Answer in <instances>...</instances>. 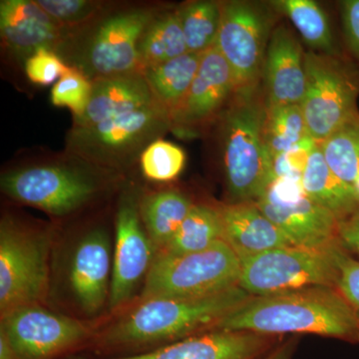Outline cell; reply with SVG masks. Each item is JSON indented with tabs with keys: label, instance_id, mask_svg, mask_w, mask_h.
<instances>
[{
	"label": "cell",
	"instance_id": "d590c367",
	"mask_svg": "<svg viewBox=\"0 0 359 359\" xmlns=\"http://www.w3.org/2000/svg\"><path fill=\"white\" fill-rule=\"evenodd\" d=\"M316 144L318 143L311 137L308 136L297 144L294 147L276 157L271 162L269 182L273 181V179L283 178V177L302 178L309 155Z\"/></svg>",
	"mask_w": 359,
	"mask_h": 359
},
{
	"label": "cell",
	"instance_id": "cb8c5ba5",
	"mask_svg": "<svg viewBox=\"0 0 359 359\" xmlns=\"http://www.w3.org/2000/svg\"><path fill=\"white\" fill-rule=\"evenodd\" d=\"M202 55L186 52L183 55L148 68L143 72L156 99L169 112L171 120L197 75Z\"/></svg>",
	"mask_w": 359,
	"mask_h": 359
},
{
	"label": "cell",
	"instance_id": "ffe728a7",
	"mask_svg": "<svg viewBox=\"0 0 359 359\" xmlns=\"http://www.w3.org/2000/svg\"><path fill=\"white\" fill-rule=\"evenodd\" d=\"M223 240L241 262L278 248L292 245L282 231L255 202L235 203L219 208Z\"/></svg>",
	"mask_w": 359,
	"mask_h": 359
},
{
	"label": "cell",
	"instance_id": "74e56055",
	"mask_svg": "<svg viewBox=\"0 0 359 359\" xmlns=\"http://www.w3.org/2000/svg\"><path fill=\"white\" fill-rule=\"evenodd\" d=\"M339 243L349 254L359 257V210L339 223Z\"/></svg>",
	"mask_w": 359,
	"mask_h": 359
},
{
	"label": "cell",
	"instance_id": "d6a6232c",
	"mask_svg": "<svg viewBox=\"0 0 359 359\" xmlns=\"http://www.w3.org/2000/svg\"><path fill=\"white\" fill-rule=\"evenodd\" d=\"M92 82L81 71L71 67L54 84L51 103L56 107L69 108L73 118L82 115L88 105Z\"/></svg>",
	"mask_w": 359,
	"mask_h": 359
},
{
	"label": "cell",
	"instance_id": "f35d334b",
	"mask_svg": "<svg viewBox=\"0 0 359 359\" xmlns=\"http://www.w3.org/2000/svg\"><path fill=\"white\" fill-rule=\"evenodd\" d=\"M0 359H18L6 334L0 332Z\"/></svg>",
	"mask_w": 359,
	"mask_h": 359
},
{
	"label": "cell",
	"instance_id": "ba28073f",
	"mask_svg": "<svg viewBox=\"0 0 359 359\" xmlns=\"http://www.w3.org/2000/svg\"><path fill=\"white\" fill-rule=\"evenodd\" d=\"M156 14L155 9L136 7L92 21L89 23L92 32H88L78 49L71 67L81 71L91 82L143 73L139 61V42Z\"/></svg>",
	"mask_w": 359,
	"mask_h": 359
},
{
	"label": "cell",
	"instance_id": "484cf974",
	"mask_svg": "<svg viewBox=\"0 0 359 359\" xmlns=\"http://www.w3.org/2000/svg\"><path fill=\"white\" fill-rule=\"evenodd\" d=\"M223 240V224L219 209L194 204L185 221L160 254L170 256L193 254Z\"/></svg>",
	"mask_w": 359,
	"mask_h": 359
},
{
	"label": "cell",
	"instance_id": "30bf717a",
	"mask_svg": "<svg viewBox=\"0 0 359 359\" xmlns=\"http://www.w3.org/2000/svg\"><path fill=\"white\" fill-rule=\"evenodd\" d=\"M241 263L238 287L252 297L337 285V269L327 250L287 245L248 257Z\"/></svg>",
	"mask_w": 359,
	"mask_h": 359
},
{
	"label": "cell",
	"instance_id": "8d00e7d4",
	"mask_svg": "<svg viewBox=\"0 0 359 359\" xmlns=\"http://www.w3.org/2000/svg\"><path fill=\"white\" fill-rule=\"evenodd\" d=\"M342 23L349 48L359 60V0L341 4Z\"/></svg>",
	"mask_w": 359,
	"mask_h": 359
},
{
	"label": "cell",
	"instance_id": "44dd1931",
	"mask_svg": "<svg viewBox=\"0 0 359 359\" xmlns=\"http://www.w3.org/2000/svg\"><path fill=\"white\" fill-rule=\"evenodd\" d=\"M266 344V335L218 330L150 353L106 359H255Z\"/></svg>",
	"mask_w": 359,
	"mask_h": 359
},
{
	"label": "cell",
	"instance_id": "4316f807",
	"mask_svg": "<svg viewBox=\"0 0 359 359\" xmlns=\"http://www.w3.org/2000/svg\"><path fill=\"white\" fill-rule=\"evenodd\" d=\"M271 6L287 16L309 47L334 55V43L327 14L311 0H280Z\"/></svg>",
	"mask_w": 359,
	"mask_h": 359
},
{
	"label": "cell",
	"instance_id": "603a6c76",
	"mask_svg": "<svg viewBox=\"0 0 359 359\" xmlns=\"http://www.w3.org/2000/svg\"><path fill=\"white\" fill-rule=\"evenodd\" d=\"M191 200L179 191H160L139 200L144 228L153 245L162 250L173 238L192 209Z\"/></svg>",
	"mask_w": 359,
	"mask_h": 359
},
{
	"label": "cell",
	"instance_id": "7402d4cb",
	"mask_svg": "<svg viewBox=\"0 0 359 359\" xmlns=\"http://www.w3.org/2000/svg\"><path fill=\"white\" fill-rule=\"evenodd\" d=\"M306 196L332 212L339 221L359 210V195L328 166L320 144L311 151L302 177Z\"/></svg>",
	"mask_w": 359,
	"mask_h": 359
},
{
	"label": "cell",
	"instance_id": "5b68a950",
	"mask_svg": "<svg viewBox=\"0 0 359 359\" xmlns=\"http://www.w3.org/2000/svg\"><path fill=\"white\" fill-rule=\"evenodd\" d=\"M169 130L171 116L157 101L96 126L71 128L67 153L109 171L122 170Z\"/></svg>",
	"mask_w": 359,
	"mask_h": 359
},
{
	"label": "cell",
	"instance_id": "836d02e7",
	"mask_svg": "<svg viewBox=\"0 0 359 359\" xmlns=\"http://www.w3.org/2000/svg\"><path fill=\"white\" fill-rule=\"evenodd\" d=\"M327 250L337 269L335 289L339 290L359 318V261L344 250L339 242L328 247Z\"/></svg>",
	"mask_w": 359,
	"mask_h": 359
},
{
	"label": "cell",
	"instance_id": "9a60e30c",
	"mask_svg": "<svg viewBox=\"0 0 359 359\" xmlns=\"http://www.w3.org/2000/svg\"><path fill=\"white\" fill-rule=\"evenodd\" d=\"M111 241L104 229L89 231L80 238L69 266V283L83 313L94 316L109 301L112 278Z\"/></svg>",
	"mask_w": 359,
	"mask_h": 359
},
{
	"label": "cell",
	"instance_id": "2e32d148",
	"mask_svg": "<svg viewBox=\"0 0 359 359\" xmlns=\"http://www.w3.org/2000/svg\"><path fill=\"white\" fill-rule=\"evenodd\" d=\"M255 203L295 247L325 250L339 242V219L306 195L287 202L259 198Z\"/></svg>",
	"mask_w": 359,
	"mask_h": 359
},
{
	"label": "cell",
	"instance_id": "f546056e",
	"mask_svg": "<svg viewBox=\"0 0 359 359\" xmlns=\"http://www.w3.org/2000/svg\"><path fill=\"white\" fill-rule=\"evenodd\" d=\"M328 166L349 186L359 178V114L320 144Z\"/></svg>",
	"mask_w": 359,
	"mask_h": 359
},
{
	"label": "cell",
	"instance_id": "5bb4252c",
	"mask_svg": "<svg viewBox=\"0 0 359 359\" xmlns=\"http://www.w3.org/2000/svg\"><path fill=\"white\" fill-rule=\"evenodd\" d=\"M235 91L230 65L214 45L203 53L188 94L172 116V130L188 134L211 122Z\"/></svg>",
	"mask_w": 359,
	"mask_h": 359
},
{
	"label": "cell",
	"instance_id": "4fadbf2b",
	"mask_svg": "<svg viewBox=\"0 0 359 359\" xmlns=\"http://www.w3.org/2000/svg\"><path fill=\"white\" fill-rule=\"evenodd\" d=\"M139 201L133 192L123 195L116 216V245L111 278V309L125 304L152 266L153 245L144 230Z\"/></svg>",
	"mask_w": 359,
	"mask_h": 359
},
{
	"label": "cell",
	"instance_id": "d6986e66",
	"mask_svg": "<svg viewBox=\"0 0 359 359\" xmlns=\"http://www.w3.org/2000/svg\"><path fill=\"white\" fill-rule=\"evenodd\" d=\"M157 101L143 73L94 80L88 105L73 118L72 128L96 126Z\"/></svg>",
	"mask_w": 359,
	"mask_h": 359
},
{
	"label": "cell",
	"instance_id": "8fae6325",
	"mask_svg": "<svg viewBox=\"0 0 359 359\" xmlns=\"http://www.w3.org/2000/svg\"><path fill=\"white\" fill-rule=\"evenodd\" d=\"M271 13L256 2H221V23L215 45L230 65L235 93L259 87L273 30Z\"/></svg>",
	"mask_w": 359,
	"mask_h": 359
},
{
	"label": "cell",
	"instance_id": "e575fe53",
	"mask_svg": "<svg viewBox=\"0 0 359 359\" xmlns=\"http://www.w3.org/2000/svg\"><path fill=\"white\" fill-rule=\"evenodd\" d=\"M70 66L62 60L57 52L39 49L25 60V73L32 83L48 86L60 79Z\"/></svg>",
	"mask_w": 359,
	"mask_h": 359
},
{
	"label": "cell",
	"instance_id": "3957f363",
	"mask_svg": "<svg viewBox=\"0 0 359 359\" xmlns=\"http://www.w3.org/2000/svg\"><path fill=\"white\" fill-rule=\"evenodd\" d=\"M257 92L259 87L233 94L223 115L224 173L237 203L259 199L271 177L264 142L266 105Z\"/></svg>",
	"mask_w": 359,
	"mask_h": 359
},
{
	"label": "cell",
	"instance_id": "e0dca14e",
	"mask_svg": "<svg viewBox=\"0 0 359 359\" xmlns=\"http://www.w3.org/2000/svg\"><path fill=\"white\" fill-rule=\"evenodd\" d=\"M0 33L4 47L26 59L41 48L57 51L67 37L65 28L30 0H1Z\"/></svg>",
	"mask_w": 359,
	"mask_h": 359
},
{
	"label": "cell",
	"instance_id": "8992f818",
	"mask_svg": "<svg viewBox=\"0 0 359 359\" xmlns=\"http://www.w3.org/2000/svg\"><path fill=\"white\" fill-rule=\"evenodd\" d=\"M242 263L224 240L193 254H159L146 276L143 299L200 297L238 285Z\"/></svg>",
	"mask_w": 359,
	"mask_h": 359
},
{
	"label": "cell",
	"instance_id": "f1b7e54d",
	"mask_svg": "<svg viewBox=\"0 0 359 359\" xmlns=\"http://www.w3.org/2000/svg\"><path fill=\"white\" fill-rule=\"evenodd\" d=\"M178 11L188 52L203 54L214 46L221 23V2H189Z\"/></svg>",
	"mask_w": 359,
	"mask_h": 359
},
{
	"label": "cell",
	"instance_id": "1f68e13d",
	"mask_svg": "<svg viewBox=\"0 0 359 359\" xmlns=\"http://www.w3.org/2000/svg\"><path fill=\"white\" fill-rule=\"evenodd\" d=\"M37 4L59 23L67 36L76 28L88 25L102 13L103 4L88 0H37Z\"/></svg>",
	"mask_w": 359,
	"mask_h": 359
},
{
	"label": "cell",
	"instance_id": "6da1fadb",
	"mask_svg": "<svg viewBox=\"0 0 359 359\" xmlns=\"http://www.w3.org/2000/svg\"><path fill=\"white\" fill-rule=\"evenodd\" d=\"M262 335L314 334L359 342V318L335 287L252 297L216 325Z\"/></svg>",
	"mask_w": 359,
	"mask_h": 359
},
{
	"label": "cell",
	"instance_id": "ab89813d",
	"mask_svg": "<svg viewBox=\"0 0 359 359\" xmlns=\"http://www.w3.org/2000/svg\"><path fill=\"white\" fill-rule=\"evenodd\" d=\"M290 353H292V348L290 346H283L282 348L278 349V351H275L273 354L269 356L266 359H290Z\"/></svg>",
	"mask_w": 359,
	"mask_h": 359
},
{
	"label": "cell",
	"instance_id": "83f0119b",
	"mask_svg": "<svg viewBox=\"0 0 359 359\" xmlns=\"http://www.w3.org/2000/svg\"><path fill=\"white\" fill-rule=\"evenodd\" d=\"M308 136L299 104L266 106L264 142L271 164L276 157L294 147Z\"/></svg>",
	"mask_w": 359,
	"mask_h": 359
},
{
	"label": "cell",
	"instance_id": "9c48e42d",
	"mask_svg": "<svg viewBox=\"0 0 359 359\" xmlns=\"http://www.w3.org/2000/svg\"><path fill=\"white\" fill-rule=\"evenodd\" d=\"M306 73L302 114L309 136L320 144L359 114V79L346 63L320 52H306Z\"/></svg>",
	"mask_w": 359,
	"mask_h": 359
},
{
	"label": "cell",
	"instance_id": "7a4b0ae2",
	"mask_svg": "<svg viewBox=\"0 0 359 359\" xmlns=\"http://www.w3.org/2000/svg\"><path fill=\"white\" fill-rule=\"evenodd\" d=\"M238 285L200 297H152L109 328L103 337L108 346H140L178 339L217 325L252 299Z\"/></svg>",
	"mask_w": 359,
	"mask_h": 359
},
{
	"label": "cell",
	"instance_id": "4dcf8cb0",
	"mask_svg": "<svg viewBox=\"0 0 359 359\" xmlns=\"http://www.w3.org/2000/svg\"><path fill=\"white\" fill-rule=\"evenodd\" d=\"M186 155L179 146L171 142H153L140 158L144 176L156 182L171 181L178 177L185 166Z\"/></svg>",
	"mask_w": 359,
	"mask_h": 359
},
{
	"label": "cell",
	"instance_id": "ac0fdd59",
	"mask_svg": "<svg viewBox=\"0 0 359 359\" xmlns=\"http://www.w3.org/2000/svg\"><path fill=\"white\" fill-rule=\"evenodd\" d=\"M266 105H301L306 92V53L285 25L273 28L269 37L264 71Z\"/></svg>",
	"mask_w": 359,
	"mask_h": 359
},
{
	"label": "cell",
	"instance_id": "7c38bea8",
	"mask_svg": "<svg viewBox=\"0 0 359 359\" xmlns=\"http://www.w3.org/2000/svg\"><path fill=\"white\" fill-rule=\"evenodd\" d=\"M0 332L6 334L18 359H51L89 334L81 321L52 313L39 304L20 306L4 314Z\"/></svg>",
	"mask_w": 359,
	"mask_h": 359
},
{
	"label": "cell",
	"instance_id": "d4e9b609",
	"mask_svg": "<svg viewBox=\"0 0 359 359\" xmlns=\"http://www.w3.org/2000/svg\"><path fill=\"white\" fill-rule=\"evenodd\" d=\"M187 50L179 11L156 14L139 42L142 71L183 55Z\"/></svg>",
	"mask_w": 359,
	"mask_h": 359
},
{
	"label": "cell",
	"instance_id": "52a82bcc",
	"mask_svg": "<svg viewBox=\"0 0 359 359\" xmlns=\"http://www.w3.org/2000/svg\"><path fill=\"white\" fill-rule=\"evenodd\" d=\"M51 236L13 219L0 224V313L39 304L48 287Z\"/></svg>",
	"mask_w": 359,
	"mask_h": 359
},
{
	"label": "cell",
	"instance_id": "277c9868",
	"mask_svg": "<svg viewBox=\"0 0 359 359\" xmlns=\"http://www.w3.org/2000/svg\"><path fill=\"white\" fill-rule=\"evenodd\" d=\"M103 170L71 155L70 162L16 168L2 174L0 183L2 192L11 199L62 217L81 209L98 195L103 186L99 172Z\"/></svg>",
	"mask_w": 359,
	"mask_h": 359
}]
</instances>
